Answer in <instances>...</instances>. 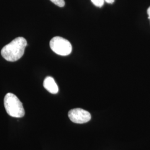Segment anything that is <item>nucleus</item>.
<instances>
[{"mask_svg":"<svg viewBox=\"0 0 150 150\" xmlns=\"http://www.w3.org/2000/svg\"><path fill=\"white\" fill-rule=\"evenodd\" d=\"M27 45V41L25 38L18 37L5 46L1 50V54L6 61L15 62L23 56Z\"/></svg>","mask_w":150,"mask_h":150,"instance_id":"nucleus-1","label":"nucleus"},{"mask_svg":"<svg viewBox=\"0 0 150 150\" xmlns=\"http://www.w3.org/2000/svg\"><path fill=\"white\" fill-rule=\"evenodd\" d=\"M4 106L8 115L13 117L21 118L25 115L23 105L18 98L12 93H8L4 98Z\"/></svg>","mask_w":150,"mask_h":150,"instance_id":"nucleus-2","label":"nucleus"},{"mask_svg":"<svg viewBox=\"0 0 150 150\" xmlns=\"http://www.w3.org/2000/svg\"><path fill=\"white\" fill-rule=\"evenodd\" d=\"M50 46L54 53L61 56H67L72 52V45L64 38L56 36L51 39Z\"/></svg>","mask_w":150,"mask_h":150,"instance_id":"nucleus-3","label":"nucleus"},{"mask_svg":"<svg viewBox=\"0 0 150 150\" xmlns=\"http://www.w3.org/2000/svg\"><path fill=\"white\" fill-rule=\"evenodd\" d=\"M70 120L76 123H86L90 121V113L80 108H76L69 111L68 113Z\"/></svg>","mask_w":150,"mask_h":150,"instance_id":"nucleus-4","label":"nucleus"},{"mask_svg":"<svg viewBox=\"0 0 150 150\" xmlns=\"http://www.w3.org/2000/svg\"><path fill=\"white\" fill-rule=\"evenodd\" d=\"M44 88L52 94H56L59 92V87L55 81L52 77L48 76L45 78L43 81Z\"/></svg>","mask_w":150,"mask_h":150,"instance_id":"nucleus-5","label":"nucleus"},{"mask_svg":"<svg viewBox=\"0 0 150 150\" xmlns=\"http://www.w3.org/2000/svg\"><path fill=\"white\" fill-rule=\"evenodd\" d=\"M92 3L96 7H101L104 5L105 0H91Z\"/></svg>","mask_w":150,"mask_h":150,"instance_id":"nucleus-6","label":"nucleus"},{"mask_svg":"<svg viewBox=\"0 0 150 150\" xmlns=\"http://www.w3.org/2000/svg\"><path fill=\"white\" fill-rule=\"evenodd\" d=\"M52 3L59 7H63L65 5L64 0H50Z\"/></svg>","mask_w":150,"mask_h":150,"instance_id":"nucleus-7","label":"nucleus"},{"mask_svg":"<svg viewBox=\"0 0 150 150\" xmlns=\"http://www.w3.org/2000/svg\"><path fill=\"white\" fill-rule=\"evenodd\" d=\"M105 2H107V4H112L113 3L115 2V0H105Z\"/></svg>","mask_w":150,"mask_h":150,"instance_id":"nucleus-8","label":"nucleus"},{"mask_svg":"<svg viewBox=\"0 0 150 150\" xmlns=\"http://www.w3.org/2000/svg\"><path fill=\"white\" fill-rule=\"evenodd\" d=\"M147 14L149 15V19L150 20V6L149 7V8L147 9Z\"/></svg>","mask_w":150,"mask_h":150,"instance_id":"nucleus-9","label":"nucleus"}]
</instances>
